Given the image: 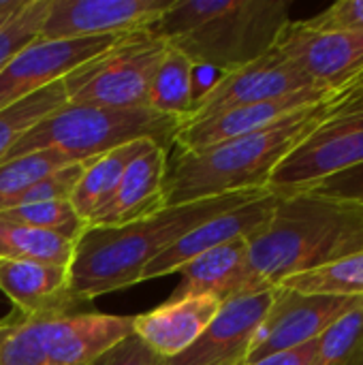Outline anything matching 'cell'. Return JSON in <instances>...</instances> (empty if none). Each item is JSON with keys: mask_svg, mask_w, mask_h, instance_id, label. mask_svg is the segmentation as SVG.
Wrapping results in <instances>:
<instances>
[{"mask_svg": "<svg viewBox=\"0 0 363 365\" xmlns=\"http://www.w3.org/2000/svg\"><path fill=\"white\" fill-rule=\"evenodd\" d=\"M49 0H26L21 9L0 26V71L32 41L41 38V28Z\"/></svg>", "mask_w": 363, "mask_h": 365, "instance_id": "30", "label": "cell"}, {"mask_svg": "<svg viewBox=\"0 0 363 365\" xmlns=\"http://www.w3.org/2000/svg\"><path fill=\"white\" fill-rule=\"evenodd\" d=\"M180 128L182 120L154 109H113L66 103L32 126L11 148L4 160L41 150H56L73 160L86 163L139 139H152L171 150Z\"/></svg>", "mask_w": 363, "mask_h": 365, "instance_id": "5", "label": "cell"}, {"mask_svg": "<svg viewBox=\"0 0 363 365\" xmlns=\"http://www.w3.org/2000/svg\"><path fill=\"white\" fill-rule=\"evenodd\" d=\"M75 240L0 218V259L68 267Z\"/></svg>", "mask_w": 363, "mask_h": 365, "instance_id": "23", "label": "cell"}, {"mask_svg": "<svg viewBox=\"0 0 363 365\" xmlns=\"http://www.w3.org/2000/svg\"><path fill=\"white\" fill-rule=\"evenodd\" d=\"M169 150L150 143L131 160L109 199L88 220L90 227H120L148 218L165 207L163 184L167 173Z\"/></svg>", "mask_w": 363, "mask_h": 365, "instance_id": "17", "label": "cell"}, {"mask_svg": "<svg viewBox=\"0 0 363 365\" xmlns=\"http://www.w3.org/2000/svg\"><path fill=\"white\" fill-rule=\"evenodd\" d=\"M0 293L24 314H66L75 304L68 267L0 259Z\"/></svg>", "mask_w": 363, "mask_h": 365, "instance_id": "20", "label": "cell"}, {"mask_svg": "<svg viewBox=\"0 0 363 365\" xmlns=\"http://www.w3.org/2000/svg\"><path fill=\"white\" fill-rule=\"evenodd\" d=\"M274 47L319 88L342 90L363 81V32H317L291 19Z\"/></svg>", "mask_w": 363, "mask_h": 365, "instance_id": "11", "label": "cell"}, {"mask_svg": "<svg viewBox=\"0 0 363 365\" xmlns=\"http://www.w3.org/2000/svg\"><path fill=\"white\" fill-rule=\"evenodd\" d=\"M51 317L13 310L0 319V365H47L45 327Z\"/></svg>", "mask_w": 363, "mask_h": 365, "instance_id": "24", "label": "cell"}, {"mask_svg": "<svg viewBox=\"0 0 363 365\" xmlns=\"http://www.w3.org/2000/svg\"><path fill=\"white\" fill-rule=\"evenodd\" d=\"M220 302L210 295H193L165 302L163 306L133 317V334L160 359L182 355L205 331Z\"/></svg>", "mask_w": 363, "mask_h": 365, "instance_id": "18", "label": "cell"}, {"mask_svg": "<svg viewBox=\"0 0 363 365\" xmlns=\"http://www.w3.org/2000/svg\"><path fill=\"white\" fill-rule=\"evenodd\" d=\"M255 293L363 250V205L317 190L278 197L270 220L246 240Z\"/></svg>", "mask_w": 363, "mask_h": 365, "instance_id": "2", "label": "cell"}, {"mask_svg": "<svg viewBox=\"0 0 363 365\" xmlns=\"http://www.w3.org/2000/svg\"><path fill=\"white\" fill-rule=\"evenodd\" d=\"M71 163L81 160H73L56 150H41L0 163V212L9 210L32 184Z\"/></svg>", "mask_w": 363, "mask_h": 365, "instance_id": "27", "label": "cell"}, {"mask_svg": "<svg viewBox=\"0 0 363 365\" xmlns=\"http://www.w3.org/2000/svg\"><path fill=\"white\" fill-rule=\"evenodd\" d=\"M359 306H363V297L306 295L276 287L272 308L255 336L246 364L319 340L329 327Z\"/></svg>", "mask_w": 363, "mask_h": 365, "instance_id": "8", "label": "cell"}, {"mask_svg": "<svg viewBox=\"0 0 363 365\" xmlns=\"http://www.w3.org/2000/svg\"><path fill=\"white\" fill-rule=\"evenodd\" d=\"M0 218L13 225L49 231L68 240H77L81 231L86 229V220L77 216L71 201H45V203L11 207V210L0 212Z\"/></svg>", "mask_w": 363, "mask_h": 365, "instance_id": "29", "label": "cell"}, {"mask_svg": "<svg viewBox=\"0 0 363 365\" xmlns=\"http://www.w3.org/2000/svg\"><path fill=\"white\" fill-rule=\"evenodd\" d=\"M64 79L56 81L4 109H0V163L6 158L11 148L41 120L66 105Z\"/></svg>", "mask_w": 363, "mask_h": 365, "instance_id": "25", "label": "cell"}, {"mask_svg": "<svg viewBox=\"0 0 363 365\" xmlns=\"http://www.w3.org/2000/svg\"><path fill=\"white\" fill-rule=\"evenodd\" d=\"M315 190L323 192V195H329V197H340V199H347V201H355V203L363 205V163L353 167V169H347V171L329 178V180H325Z\"/></svg>", "mask_w": 363, "mask_h": 365, "instance_id": "34", "label": "cell"}, {"mask_svg": "<svg viewBox=\"0 0 363 365\" xmlns=\"http://www.w3.org/2000/svg\"><path fill=\"white\" fill-rule=\"evenodd\" d=\"M133 334V317L66 312L45 327L47 365H94L107 351Z\"/></svg>", "mask_w": 363, "mask_h": 365, "instance_id": "16", "label": "cell"}, {"mask_svg": "<svg viewBox=\"0 0 363 365\" xmlns=\"http://www.w3.org/2000/svg\"><path fill=\"white\" fill-rule=\"evenodd\" d=\"M150 143H156L152 139H139L131 141L122 148H116L107 154H101L86 163L73 192H71V205L77 212L81 220H88L94 216V212L109 199L113 188L118 186L122 173L131 165L133 158H137Z\"/></svg>", "mask_w": 363, "mask_h": 365, "instance_id": "21", "label": "cell"}, {"mask_svg": "<svg viewBox=\"0 0 363 365\" xmlns=\"http://www.w3.org/2000/svg\"><path fill=\"white\" fill-rule=\"evenodd\" d=\"M88 163V160H86ZM86 163H71L49 175H45L43 180H39L36 184H32L11 207H21V205H32V203H45V201H68L71 192L86 167ZM9 207V210H11Z\"/></svg>", "mask_w": 363, "mask_h": 365, "instance_id": "31", "label": "cell"}, {"mask_svg": "<svg viewBox=\"0 0 363 365\" xmlns=\"http://www.w3.org/2000/svg\"><path fill=\"white\" fill-rule=\"evenodd\" d=\"M308 88H319L310 83L276 47L270 49L259 60L223 73L216 81H212L205 90H201L186 124L218 115L223 111L255 105L263 101H274L280 96H289Z\"/></svg>", "mask_w": 363, "mask_h": 365, "instance_id": "10", "label": "cell"}, {"mask_svg": "<svg viewBox=\"0 0 363 365\" xmlns=\"http://www.w3.org/2000/svg\"><path fill=\"white\" fill-rule=\"evenodd\" d=\"M197 66L175 47L167 43V49L158 62V68L150 88V109L182 120L190 115L199 92H197Z\"/></svg>", "mask_w": 363, "mask_h": 365, "instance_id": "22", "label": "cell"}, {"mask_svg": "<svg viewBox=\"0 0 363 365\" xmlns=\"http://www.w3.org/2000/svg\"><path fill=\"white\" fill-rule=\"evenodd\" d=\"M26 0H0V26L6 24L24 4Z\"/></svg>", "mask_w": 363, "mask_h": 365, "instance_id": "36", "label": "cell"}, {"mask_svg": "<svg viewBox=\"0 0 363 365\" xmlns=\"http://www.w3.org/2000/svg\"><path fill=\"white\" fill-rule=\"evenodd\" d=\"M178 274H180V282L173 289L169 302L193 297V295H210L223 304L227 299L255 293L248 276L246 240H235L216 246L199 255L184 267H180Z\"/></svg>", "mask_w": 363, "mask_h": 365, "instance_id": "19", "label": "cell"}, {"mask_svg": "<svg viewBox=\"0 0 363 365\" xmlns=\"http://www.w3.org/2000/svg\"><path fill=\"white\" fill-rule=\"evenodd\" d=\"M94 365H165V359H160L135 334H131Z\"/></svg>", "mask_w": 363, "mask_h": 365, "instance_id": "33", "label": "cell"}, {"mask_svg": "<svg viewBox=\"0 0 363 365\" xmlns=\"http://www.w3.org/2000/svg\"><path fill=\"white\" fill-rule=\"evenodd\" d=\"M357 86V83H355ZM351 88V86H349ZM347 90V88H342ZM342 90H325V88H308L289 96H280L274 101H263V103H255V105H244V107H235L229 111H223L218 115L186 124L180 128V133L173 139L175 150H203L255 130H261L300 109H306L310 105L323 103L329 96L342 92Z\"/></svg>", "mask_w": 363, "mask_h": 365, "instance_id": "15", "label": "cell"}, {"mask_svg": "<svg viewBox=\"0 0 363 365\" xmlns=\"http://www.w3.org/2000/svg\"><path fill=\"white\" fill-rule=\"evenodd\" d=\"M317 355V340L306 342L302 346L289 349V351H280L274 355H267L259 361L246 365H312V359Z\"/></svg>", "mask_w": 363, "mask_h": 365, "instance_id": "35", "label": "cell"}, {"mask_svg": "<svg viewBox=\"0 0 363 365\" xmlns=\"http://www.w3.org/2000/svg\"><path fill=\"white\" fill-rule=\"evenodd\" d=\"M274 295L270 289L223 302L197 342L165 365H246Z\"/></svg>", "mask_w": 363, "mask_h": 365, "instance_id": "13", "label": "cell"}, {"mask_svg": "<svg viewBox=\"0 0 363 365\" xmlns=\"http://www.w3.org/2000/svg\"><path fill=\"white\" fill-rule=\"evenodd\" d=\"M276 201H278L276 195L265 192L240 207L223 212V214L214 216L212 220L199 225L197 229L186 233L182 240H178L171 248H167L163 255H158L143 269L139 282L178 274L180 267H184L186 263H190L193 259H197L199 255H203L216 246H223V244H229L235 240H248L270 220V216L276 207Z\"/></svg>", "mask_w": 363, "mask_h": 365, "instance_id": "14", "label": "cell"}, {"mask_svg": "<svg viewBox=\"0 0 363 365\" xmlns=\"http://www.w3.org/2000/svg\"><path fill=\"white\" fill-rule=\"evenodd\" d=\"M363 163V83L272 173L265 190L276 197L308 192Z\"/></svg>", "mask_w": 363, "mask_h": 365, "instance_id": "7", "label": "cell"}, {"mask_svg": "<svg viewBox=\"0 0 363 365\" xmlns=\"http://www.w3.org/2000/svg\"><path fill=\"white\" fill-rule=\"evenodd\" d=\"M302 24L317 32H363V0H340Z\"/></svg>", "mask_w": 363, "mask_h": 365, "instance_id": "32", "label": "cell"}, {"mask_svg": "<svg viewBox=\"0 0 363 365\" xmlns=\"http://www.w3.org/2000/svg\"><path fill=\"white\" fill-rule=\"evenodd\" d=\"M289 21V0H175L150 32L223 75L274 49Z\"/></svg>", "mask_w": 363, "mask_h": 365, "instance_id": "4", "label": "cell"}, {"mask_svg": "<svg viewBox=\"0 0 363 365\" xmlns=\"http://www.w3.org/2000/svg\"><path fill=\"white\" fill-rule=\"evenodd\" d=\"M362 83L351 86L323 103L300 109L261 130L203 150L171 148L163 184L165 207L244 190H265L274 169L312 130L329 120Z\"/></svg>", "mask_w": 363, "mask_h": 365, "instance_id": "1", "label": "cell"}, {"mask_svg": "<svg viewBox=\"0 0 363 365\" xmlns=\"http://www.w3.org/2000/svg\"><path fill=\"white\" fill-rule=\"evenodd\" d=\"M175 0H49L41 38L128 36L150 30Z\"/></svg>", "mask_w": 363, "mask_h": 365, "instance_id": "9", "label": "cell"}, {"mask_svg": "<svg viewBox=\"0 0 363 365\" xmlns=\"http://www.w3.org/2000/svg\"><path fill=\"white\" fill-rule=\"evenodd\" d=\"M167 43L150 30L128 34L64 77L71 105L150 109V88Z\"/></svg>", "mask_w": 363, "mask_h": 365, "instance_id": "6", "label": "cell"}, {"mask_svg": "<svg viewBox=\"0 0 363 365\" xmlns=\"http://www.w3.org/2000/svg\"><path fill=\"white\" fill-rule=\"evenodd\" d=\"M278 287L306 295L363 297V250L325 267L291 276Z\"/></svg>", "mask_w": 363, "mask_h": 365, "instance_id": "26", "label": "cell"}, {"mask_svg": "<svg viewBox=\"0 0 363 365\" xmlns=\"http://www.w3.org/2000/svg\"><path fill=\"white\" fill-rule=\"evenodd\" d=\"M312 365H363V306L317 340Z\"/></svg>", "mask_w": 363, "mask_h": 365, "instance_id": "28", "label": "cell"}, {"mask_svg": "<svg viewBox=\"0 0 363 365\" xmlns=\"http://www.w3.org/2000/svg\"><path fill=\"white\" fill-rule=\"evenodd\" d=\"M124 36L36 38L0 71V109L56 83L81 64L94 60Z\"/></svg>", "mask_w": 363, "mask_h": 365, "instance_id": "12", "label": "cell"}, {"mask_svg": "<svg viewBox=\"0 0 363 365\" xmlns=\"http://www.w3.org/2000/svg\"><path fill=\"white\" fill-rule=\"evenodd\" d=\"M265 192L267 190H244L186 205L163 207L148 218L120 227L86 225L81 235L75 240L68 265L71 295L81 304L139 284L143 269L186 233Z\"/></svg>", "mask_w": 363, "mask_h": 365, "instance_id": "3", "label": "cell"}]
</instances>
